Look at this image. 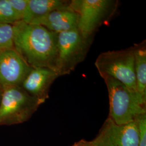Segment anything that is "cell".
Listing matches in <instances>:
<instances>
[{"label":"cell","instance_id":"obj_7","mask_svg":"<svg viewBox=\"0 0 146 146\" xmlns=\"http://www.w3.org/2000/svg\"><path fill=\"white\" fill-rule=\"evenodd\" d=\"M91 142L95 146H139L136 121L117 125L108 117Z\"/></svg>","mask_w":146,"mask_h":146},{"label":"cell","instance_id":"obj_2","mask_svg":"<svg viewBox=\"0 0 146 146\" xmlns=\"http://www.w3.org/2000/svg\"><path fill=\"white\" fill-rule=\"evenodd\" d=\"M110 100L109 117L117 125L135 121L146 113V105L125 85L110 76H104Z\"/></svg>","mask_w":146,"mask_h":146},{"label":"cell","instance_id":"obj_11","mask_svg":"<svg viewBox=\"0 0 146 146\" xmlns=\"http://www.w3.org/2000/svg\"><path fill=\"white\" fill-rule=\"evenodd\" d=\"M70 2L68 0H28L22 21L35 24L52 11L69 7Z\"/></svg>","mask_w":146,"mask_h":146},{"label":"cell","instance_id":"obj_18","mask_svg":"<svg viewBox=\"0 0 146 146\" xmlns=\"http://www.w3.org/2000/svg\"><path fill=\"white\" fill-rule=\"evenodd\" d=\"M2 88L0 87V100H1V95H2Z\"/></svg>","mask_w":146,"mask_h":146},{"label":"cell","instance_id":"obj_15","mask_svg":"<svg viewBox=\"0 0 146 146\" xmlns=\"http://www.w3.org/2000/svg\"><path fill=\"white\" fill-rule=\"evenodd\" d=\"M136 121L138 128L139 146H146V113L138 116Z\"/></svg>","mask_w":146,"mask_h":146},{"label":"cell","instance_id":"obj_13","mask_svg":"<svg viewBox=\"0 0 146 146\" xmlns=\"http://www.w3.org/2000/svg\"><path fill=\"white\" fill-rule=\"evenodd\" d=\"M14 48L12 25L0 24V52Z\"/></svg>","mask_w":146,"mask_h":146},{"label":"cell","instance_id":"obj_14","mask_svg":"<svg viewBox=\"0 0 146 146\" xmlns=\"http://www.w3.org/2000/svg\"><path fill=\"white\" fill-rule=\"evenodd\" d=\"M20 21L8 0H0V24L14 25Z\"/></svg>","mask_w":146,"mask_h":146},{"label":"cell","instance_id":"obj_12","mask_svg":"<svg viewBox=\"0 0 146 146\" xmlns=\"http://www.w3.org/2000/svg\"><path fill=\"white\" fill-rule=\"evenodd\" d=\"M136 90L140 98L146 104V42L133 46Z\"/></svg>","mask_w":146,"mask_h":146},{"label":"cell","instance_id":"obj_10","mask_svg":"<svg viewBox=\"0 0 146 146\" xmlns=\"http://www.w3.org/2000/svg\"><path fill=\"white\" fill-rule=\"evenodd\" d=\"M78 13L69 7L52 11L35 23L50 31L61 33L78 29Z\"/></svg>","mask_w":146,"mask_h":146},{"label":"cell","instance_id":"obj_8","mask_svg":"<svg viewBox=\"0 0 146 146\" xmlns=\"http://www.w3.org/2000/svg\"><path fill=\"white\" fill-rule=\"evenodd\" d=\"M31 69L15 48L0 52V87L21 86Z\"/></svg>","mask_w":146,"mask_h":146},{"label":"cell","instance_id":"obj_4","mask_svg":"<svg viewBox=\"0 0 146 146\" xmlns=\"http://www.w3.org/2000/svg\"><path fill=\"white\" fill-rule=\"evenodd\" d=\"M95 65L102 78L110 76L120 81L146 105L136 90L133 47L102 52L96 58Z\"/></svg>","mask_w":146,"mask_h":146},{"label":"cell","instance_id":"obj_1","mask_svg":"<svg viewBox=\"0 0 146 146\" xmlns=\"http://www.w3.org/2000/svg\"><path fill=\"white\" fill-rule=\"evenodd\" d=\"M13 26L14 48L27 63L32 68L47 67L58 72V33L23 21Z\"/></svg>","mask_w":146,"mask_h":146},{"label":"cell","instance_id":"obj_6","mask_svg":"<svg viewBox=\"0 0 146 146\" xmlns=\"http://www.w3.org/2000/svg\"><path fill=\"white\" fill-rule=\"evenodd\" d=\"M92 41L78 29L58 34L57 70L60 76L69 74L84 61Z\"/></svg>","mask_w":146,"mask_h":146},{"label":"cell","instance_id":"obj_16","mask_svg":"<svg viewBox=\"0 0 146 146\" xmlns=\"http://www.w3.org/2000/svg\"><path fill=\"white\" fill-rule=\"evenodd\" d=\"M8 2L19 20L22 21L28 5V0H8Z\"/></svg>","mask_w":146,"mask_h":146},{"label":"cell","instance_id":"obj_5","mask_svg":"<svg viewBox=\"0 0 146 146\" xmlns=\"http://www.w3.org/2000/svg\"><path fill=\"white\" fill-rule=\"evenodd\" d=\"M118 1L113 0H73L70 7L78 15V29L86 38L93 35L114 15Z\"/></svg>","mask_w":146,"mask_h":146},{"label":"cell","instance_id":"obj_17","mask_svg":"<svg viewBox=\"0 0 146 146\" xmlns=\"http://www.w3.org/2000/svg\"><path fill=\"white\" fill-rule=\"evenodd\" d=\"M70 146H95L93 144L91 141H87L84 139H82L80 141L75 142Z\"/></svg>","mask_w":146,"mask_h":146},{"label":"cell","instance_id":"obj_3","mask_svg":"<svg viewBox=\"0 0 146 146\" xmlns=\"http://www.w3.org/2000/svg\"><path fill=\"white\" fill-rule=\"evenodd\" d=\"M42 104L21 86L3 88L0 100V125L26 122Z\"/></svg>","mask_w":146,"mask_h":146},{"label":"cell","instance_id":"obj_9","mask_svg":"<svg viewBox=\"0 0 146 146\" xmlns=\"http://www.w3.org/2000/svg\"><path fill=\"white\" fill-rule=\"evenodd\" d=\"M59 76V73L51 68H32L21 86L28 93L43 104L49 98L51 85Z\"/></svg>","mask_w":146,"mask_h":146}]
</instances>
